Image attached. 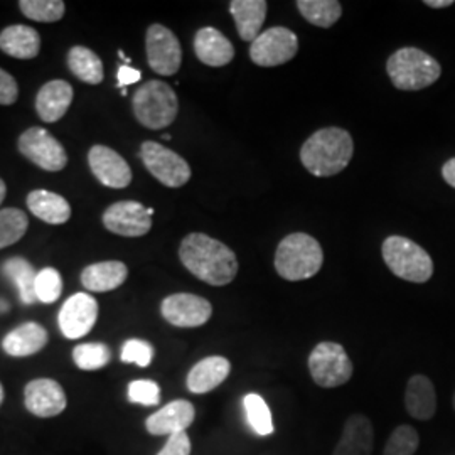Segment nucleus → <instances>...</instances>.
I'll list each match as a JSON object with an SVG mask.
<instances>
[{"label":"nucleus","instance_id":"obj_1","mask_svg":"<svg viewBox=\"0 0 455 455\" xmlns=\"http://www.w3.org/2000/svg\"><path fill=\"white\" fill-rule=\"evenodd\" d=\"M180 259L193 275L212 287L231 283L238 274L235 251L204 233H191L182 240Z\"/></svg>","mask_w":455,"mask_h":455},{"label":"nucleus","instance_id":"obj_2","mask_svg":"<svg viewBox=\"0 0 455 455\" xmlns=\"http://www.w3.org/2000/svg\"><path fill=\"white\" fill-rule=\"evenodd\" d=\"M351 133L339 127H327L312 133L300 148V161L312 176L331 178L342 172L353 159Z\"/></svg>","mask_w":455,"mask_h":455},{"label":"nucleus","instance_id":"obj_3","mask_svg":"<svg viewBox=\"0 0 455 455\" xmlns=\"http://www.w3.org/2000/svg\"><path fill=\"white\" fill-rule=\"evenodd\" d=\"M323 263V246L307 233H292L276 246L275 270L283 280H307L321 270Z\"/></svg>","mask_w":455,"mask_h":455},{"label":"nucleus","instance_id":"obj_4","mask_svg":"<svg viewBox=\"0 0 455 455\" xmlns=\"http://www.w3.org/2000/svg\"><path fill=\"white\" fill-rule=\"evenodd\" d=\"M387 71L395 88L402 92H419L432 86L442 75L439 61L419 48H402L393 52Z\"/></svg>","mask_w":455,"mask_h":455},{"label":"nucleus","instance_id":"obj_5","mask_svg":"<svg viewBox=\"0 0 455 455\" xmlns=\"http://www.w3.org/2000/svg\"><path fill=\"white\" fill-rule=\"evenodd\" d=\"M132 108L140 125L150 131H161L176 120L180 101L167 83L150 80L135 92Z\"/></svg>","mask_w":455,"mask_h":455},{"label":"nucleus","instance_id":"obj_6","mask_svg":"<svg viewBox=\"0 0 455 455\" xmlns=\"http://www.w3.org/2000/svg\"><path fill=\"white\" fill-rule=\"evenodd\" d=\"M381 253L391 274L402 280L425 283L434 275L432 257L420 244L408 240L405 236H388L383 242Z\"/></svg>","mask_w":455,"mask_h":455},{"label":"nucleus","instance_id":"obj_7","mask_svg":"<svg viewBox=\"0 0 455 455\" xmlns=\"http://www.w3.org/2000/svg\"><path fill=\"white\" fill-rule=\"evenodd\" d=\"M309 371L321 388H338L353 376V361L338 342H321L309 356Z\"/></svg>","mask_w":455,"mask_h":455},{"label":"nucleus","instance_id":"obj_8","mask_svg":"<svg viewBox=\"0 0 455 455\" xmlns=\"http://www.w3.org/2000/svg\"><path fill=\"white\" fill-rule=\"evenodd\" d=\"M140 159L147 171L167 188H182L191 180L189 164L180 154L157 142H144L140 147Z\"/></svg>","mask_w":455,"mask_h":455},{"label":"nucleus","instance_id":"obj_9","mask_svg":"<svg viewBox=\"0 0 455 455\" xmlns=\"http://www.w3.org/2000/svg\"><path fill=\"white\" fill-rule=\"evenodd\" d=\"M299 52L297 34L276 26L260 33L250 46L251 61L261 68L285 65Z\"/></svg>","mask_w":455,"mask_h":455},{"label":"nucleus","instance_id":"obj_10","mask_svg":"<svg viewBox=\"0 0 455 455\" xmlns=\"http://www.w3.org/2000/svg\"><path fill=\"white\" fill-rule=\"evenodd\" d=\"M19 152L36 164L39 169L49 172H58L65 169L68 164V154L46 129L31 127L19 137Z\"/></svg>","mask_w":455,"mask_h":455},{"label":"nucleus","instance_id":"obj_11","mask_svg":"<svg viewBox=\"0 0 455 455\" xmlns=\"http://www.w3.org/2000/svg\"><path fill=\"white\" fill-rule=\"evenodd\" d=\"M147 61L148 66L164 76H172L180 71L182 48L178 36L161 24L148 28L146 36Z\"/></svg>","mask_w":455,"mask_h":455},{"label":"nucleus","instance_id":"obj_12","mask_svg":"<svg viewBox=\"0 0 455 455\" xmlns=\"http://www.w3.org/2000/svg\"><path fill=\"white\" fill-rule=\"evenodd\" d=\"M152 208L137 201H118L103 212V227L127 238L144 236L152 228Z\"/></svg>","mask_w":455,"mask_h":455},{"label":"nucleus","instance_id":"obj_13","mask_svg":"<svg viewBox=\"0 0 455 455\" xmlns=\"http://www.w3.org/2000/svg\"><path fill=\"white\" fill-rule=\"evenodd\" d=\"M163 317L176 327H199L204 325L212 315L210 300L195 293H172L161 304Z\"/></svg>","mask_w":455,"mask_h":455},{"label":"nucleus","instance_id":"obj_14","mask_svg":"<svg viewBox=\"0 0 455 455\" xmlns=\"http://www.w3.org/2000/svg\"><path fill=\"white\" fill-rule=\"evenodd\" d=\"M98 319V302L90 293H75L60 310L58 324L68 339H80L86 336Z\"/></svg>","mask_w":455,"mask_h":455},{"label":"nucleus","instance_id":"obj_15","mask_svg":"<svg viewBox=\"0 0 455 455\" xmlns=\"http://www.w3.org/2000/svg\"><path fill=\"white\" fill-rule=\"evenodd\" d=\"M24 405L39 419H52L65 411L68 407L63 387L49 378L33 379L24 388Z\"/></svg>","mask_w":455,"mask_h":455},{"label":"nucleus","instance_id":"obj_16","mask_svg":"<svg viewBox=\"0 0 455 455\" xmlns=\"http://www.w3.org/2000/svg\"><path fill=\"white\" fill-rule=\"evenodd\" d=\"M88 164L93 176L107 188L124 189L132 182L131 165L110 147H92L88 152Z\"/></svg>","mask_w":455,"mask_h":455},{"label":"nucleus","instance_id":"obj_17","mask_svg":"<svg viewBox=\"0 0 455 455\" xmlns=\"http://www.w3.org/2000/svg\"><path fill=\"white\" fill-rule=\"evenodd\" d=\"M195 405L188 400H174L152 413L146 420L147 432L150 435H174L186 432L195 422Z\"/></svg>","mask_w":455,"mask_h":455},{"label":"nucleus","instance_id":"obj_18","mask_svg":"<svg viewBox=\"0 0 455 455\" xmlns=\"http://www.w3.org/2000/svg\"><path fill=\"white\" fill-rule=\"evenodd\" d=\"M373 447V423L368 417L355 413L344 423L341 439L332 455H371Z\"/></svg>","mask_w":455,"mask_h":455},{"label":"nucleus","instance_id":"obj_19","mask_svg":"<svg viewBox=\"0 0 455 455\" xmlns=\"http://www.w3.org/2000/svg\"><path fill=\"white\" fill-rule=\"evenodd\" d=\"M195 52L203 65L212 68L229 65L235 58L231 41L214 28H203L196 33Z\"/></svg>","mask_w":455,"mask_h":455},{"label":"nucleus","instance_id":"obj_20","mask_svg":"<svg viewBox=\"0 0 455 455\" xmlns=\"http://www.w3.org/2000/svg\"><path fill=\"white\" fill-rule=\"evenodd\" d=\"M73 101V88L65 80L46 83L36 97V112L46 124H54L65 116Z\"/></svg>","mask_w":455,"mask_h":455},{"label":"nucleus","instance_id":"obj_21","mask_svg":"<svg viewBox=\"0 0 455 455\" xmlns=\"http://www.w3.org/2000/svg\"><path fill=\"white\" fill-rule=\"evenodd\" d=\"M48 331L37 323H26L11 331L4 341V351L12 358H28L43 351L48 344Z\"/></svg>","mask_w":455,"mask_h":455},{"label":"nucleus","instance_id":"obj_22","mask_svg":"<svg viewBox=\"0 0 455 455\" xmlns=\"http://www.w3.org/2000/svg\"><path fill=\"white\" fill-rule=\"evenodd\" d=\"M405 408L408 415L415 420H430L437 411V395L434 383L423 376L413 374L405 390Z\"/></svg>","mask_w":455,"mask_h":455},{"label":"nucleus","instance_id":"obj_23","mask_svg":"<svg viewBox=\"0 0 455 455\" xmlns=\"http://www.w3.org/2000/svg\"><path fill=\"white\" fill-rule=\"evenodd\" d=\"M231 371V363L223 356H210L196 363L188 374V390L195 395H204L218 388Z\"/></svg>","mask_w":455,"mask_h":455},{"label":"nucleus","instance_id":"obj_24","mask_svg":"<svg viewBox=\"0 0 455 455\" xmlns=\"http://www.w3.org/2000/svg\"><path fill=\"white\" fill-rule=\"evenodd\" d=\"M129 276V268L122 261H100L88 265L82 272V283L92 292H112L124 285Z\"/></svg>","mask_w":455,"mask_h":455},{"label":"nucleus","instance_id":"obj_25","mask_svg":"<svg viewBox=\"0 0 455 455\" xmlns=\"http://www.w3.org/2000/svg\"><path fill=\"white\" fill-rule=\"evenodd\" d=\"M267 11L268 4L265 0H233L229 4V12L243 41L253 43L260 36Z\"/></svg>","mask_w":455,"mask_h":455},{"label":"nucleus","instance_id":"obj_26","mask_svg":"<svg viewBox=\"0 0 455 455\" xmlns=\"http://www.w3.org/2000/svg\"><path fill=\"white\" fill-rule=\"evenodd\" d=\"M0 49L17 60H33L41 51V36L24 24L9 26L0 33Z\"/></svg>","mask_w":455,"mask_h":455},{"label":"nucleus","instance_id":"obj_27","mask_svg":"<svg viewBox=\"0 0 455 455\" xmlns=\"http://www.w3.org/2000/svg\"><path fill=\"white\" fill-rule=\"evenodd\" d=\"M28 208L48 225H63L71 218V206L63 196L37 189L28 196Z\"/></svg>","mask_w":455,"mask_h":455},{"label":"nucleus","instance_id":"obj_28","mask_svg":"<svg viewBox=\"0 0 455 455\" xmlns=\"http://www.w3.org/2000/svg\"><path fill=\"white\" fill-rule=\"evenodd\" d=\"M2 270H4V275L16 283L22 304L33 306L37 302V295H36L37 272L34 270V267L29 261L22 257H14L4 263Z\"/></svg>","mask_w":455,"mask_h":455},{"label":"nucleus","instance_id":"obj_29","mask_svg":"<svg viewBox=\"0 0 455 455\" xmlns=\"http://www.w3.org/2000/svg\"><path fill=\"white\" fill-rule=\"evenodd\" d=\"M68 66L71 73L88 84H100L103 82V63L97 52L84 46H75L68 52Z\"/></svg>","mask_w":455,"mask_h":455},{"label":"nucleus","instance_id":"obj_30","mask_svg":"<svg viewBox=\"0 0 455 455\" xmlns=\"http://www.w3.org/2000/svg\"><path fill=\"white\" fill-rule=\"evenodd\" d=\"M299 12L312 26L332 28L342 16V5L338 0H299Z\"/></svg>","mask_w":455,"mask_h":455},{"label":"nucleus","instance_id":"obj_31","mask_svg":"<svg viewBox=\"0 0 455 455\" xmlns=\"http://www.w3.org/2000/svg\"><path fill=\"white\" fill-rule=\"evenodd\" d=\"M243 408L248 425L257 435L270 437L275 432L272 411L260 395L248 393L243 398Z\"/></svg>","mask_w":455,"mask_h":455},{"label":"nucleus","instance_id":"obj_32","mask_svg":"<svg viewBox=\"0 0 455 455\" xmlns=\"http://www.w3.org/2000/svg\"><path fill=\"white\" fill-rule=\"evenodd\" d=\"M112 359V351L107 344L86 342L73 349V361L83 371H97L105 368Z\"/></svg>","mask_w":455,"mask_h":455},{"label":"nucleus","instance_id":"obj_33","mask_svg":"<svg viewBox=\"0 0 455 455\" xmlns=\"http://www.w3.org/2000/svg\"><path fill=\"white\" fill-rule=\"evenodd\" d=\"M29 220L17 208L0 210V250L17 243L28 231Z\"/></svg>","mask_w":455,"mask_h":455},{"label":"nucleus","instance_id":"obj_34","mask_svg":"<svg viewBox=\"0 0 455 455\" xmlns=\"http://www.w3.org/2000/svg\"><path fill=\"white\" fill-rule=\"evenodd\" d=\"M19 7L24 16L37 22H58L66 11L61 0H20Z\"/></svg>","mask_w":455,"mask_h":455},{"label":"nucleus","instance_id":"obj_35","mask_svg":"<svg viewBox=\"0 0 455 455\" xmlns=\"http://www.w3.org/2000/svg\"><path fill=\"white\" fill-rule=\"evenodd\" d=\"M420 445L419 432L410 425H398L391 432L383 455H413Z\"/></svg>","mask_w":455,"mask_h":455},{"label":"nucleus","instance_id":"obj_36","mask_svg":"<svg viewBox=\"0 0 455 455\" xmlns=\"http://www.w3.org/2000/svg\"><path fill=\"white\" fill-rule=\"evenodd\" d=\"M63 292V278L56 268L46 267L43 268L36 278V295L37 302L43 304H54Z\"/></svg>","mask_w":455,"mask_h":455},{"label":"nucleus","instance_id":"obj_37","mask_svg":"<svg viewBox=\"0 0 455 455\" xmlns=\"http://www.w3.org/2000/svg\"><path fill=\"white\" fill-rule=\"evenodd\" d=\"M129 400L144 407L161 403V387L152 379H135L129 385Z\"/></svg>","mask_w":455,"mask_h":455},{"label":"nucleus","instance_id":"obj_38","mask_svg":"<svg viewBox=\"0 0 455 455\" xmlns=\"http://www.w3.org/2000/svg\"><path fill=\"white\" fill-rule=\"evenodd\" d=\"M154 359V347L150 342L131 339L122 347V361L127 364H137L140 368L150 366Z\"/></svg>","mask_w":455,"mask_h":455},{"label":"nucleus","instance_id":"obj_39","mask_svg":"<svg viewBox=\"0 0 455 455\" xmlns=\"http://www.w3.org/2000/svg\"><path fill=\"white\" fill-rule=\"evenodd\" d=\"M191 439L188 432L171 435L157 455H191Z\"/></svg>","mask_w":455,"mask_h":455},{"label":"nucleus","instance_id":"obj_40","mask_svg":"<svg viewBox=\"0 0 455 455\" xmlns=\"http://www.w3.org/2000/svg\"><path fill=\"white\" fill-rule=\"evenodd\" d=\"M19 97L16 78L0 68V105H14Z\"/></svg>","mask_w":455,"mask_h":455},{"label":"nucleus","instance_id":"obj_41","mask_svg":"<svg viewBox=\"0 0 455 455\" xmlns=\"http://www.w3.org/2000/svg\"><path fill=\"white\" fill-rule=\"evenodd\" d=\"M116 78H118V88L125 90V86L133 84V83L140 82L142 73H140L139 69H133V68H131L129 65L120 66V68H118V75H116Z\"/></svg>","mask_w":455,"mask_h":455},{"label":"nucleus","instance_id":"obj_42","mask_svg":"<svg viewBox=\"0 0 455 455\" xmlns=\"http://www.w3.org/2000/svg\"><path fill=\"white\" fill-rule=\"evenodd\" d=\"M442 178H443V180H445L449 186L455 188V157L454 159H449L447 163L443 164V167H442Z\"/></svg>","mask_w":455,"mask_h":455},{"label":"nucleus","instance_id":"obj_43","mask_svg":"<svg viewBox=\"0 0 455 455\" xmlns=\"http://www.w3.org/2000/svg\"><path fill=\"white\" fill-rule=\"evenodd\" d=\"M423 4L432 9H443V7H451L454 2L452 0H425Z\"/></svg>","mask_w":455,"mask_h":455},{"label":"nucleus","instance_id":"obj_44","mask_svg":"<svg viewBox=\"0 0 455 455\" xmlns=\"http://www.w3.org/2000/svg\"><path fill=\"white\" fill-rule=\"evenodd\" d=\"M5 195H7V186H5L4 180H0V204L5 199Z\"/></svg>","mask_w":455,"mask_h":455},{"label":"nucleus","instance_id":"obj_45","mask_svg":"<svg viewBox=\"0 0 455 455\" xmlns=\"http://www.w3.org/2000/svg\"><path fill=\"white\" fill-rule=\"evenodd\" d=\"M7 310H9V304L0 299V314H4V312H7Z\"/></svg>","mask_w":455,"mask_h":455},{"label":"nucleus","instance_id":"obj_46","mask_svg":"<svg viewBox=\"0 0 455 455\" xmlns=\"http://www.w3.org/2000/svg\"><path fill=\"white\" fill-rule=\"evenodd\" d=\"M4 403V388H2V383H0V407Z\"/></svg>","mask_w":455,"mask_h":455},{"label":"nucleus","instance_id":"obj_47","mask_svg":"<svg viewBox=\"0 0 455 455\" xmlns=\"http://www.w3.org/2000/svg\"><path fill=\"white\" fill-rule=\"evenodd\" d=\"M454 408H455V395H454Z\"/></svg>","mask_w":455,"mask_h":455}]
</instances>
